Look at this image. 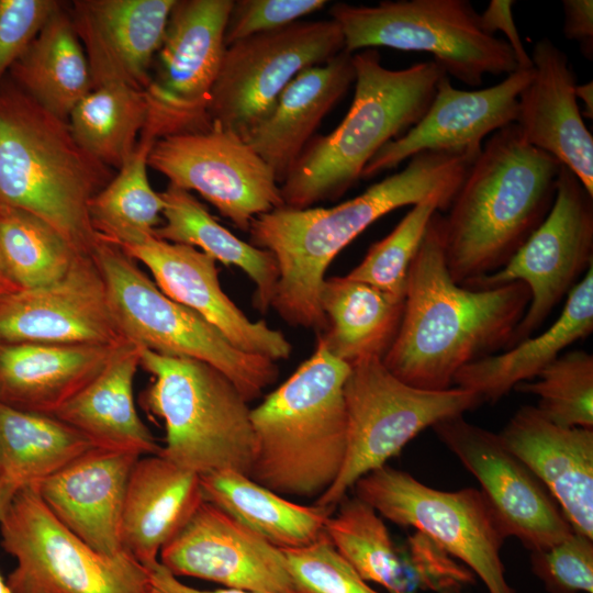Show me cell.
Instances as JSON below:
<instances>
[{"label":"cell","mask_w":593,"mask_h":593,"mask_svg":"<svg viewBox=\"0 0 593 593\" xmlns=\"http://www.w3.org/2000/svg\"><path fill=\"white\" fill-rule=\"evenodd\" d=\"M529 302L522 281L488 289L456 283L437 211L411 262L400 327L382 361L409 385L448 390L461 368L511 347Z\"/></svg>","instance_id":"obj_1"},{"label":"cell","mask_w":593,"mask_h":593,"mask_svg":"<svg viewBox=\"0 0 593 593\" xmlns=\"http://www.w3.org/2000/svg\"><path fill=\"white\" fill-rule=\"evenodd\" d=\"M474 158L460 152H422L401 171L332 208H278L256 216L250 244L275 256L279 279L271 306L288 324L323 333L320 305L325 272L336 255L389 212L434 193L455 198Z\"/></svg>","instance_id":"obj_2"},{"label":"cell","mask_w":593,"mask_h":593,"mask_svg":"<svg viewBox=\"0 0 593 593\" xmlns=\"http://www.w3.org/2000/svg\"><path fill=\"white\" fill-rule=\"evenodd\" d=\"M561 167L515 123L486 138L443 216L444 254L456 283L491 275L513 257L548 215Z\"/></svg>","instance_id":"obj_3"},{"label":"cell","mask_w":593,"mask_h":593,"mask_svg":"<svg viewBox=\"0 0 593 593\" xmlns=\"http://www.w3.org/2000/svg\"><path fill=\"white\" fill-rule=\"evenodd\" d=\"M114 175L78 145L66 120L4 80L0 86V205L44 220L79 253L91 255L99 237L88 204Z\"/></svg>","instance_id":"obj_4"},{"label":"cell","mask_w":593,"mask_h":593,"mask_svg":"<svg viewBox=\"0 0 593 593\" xmlns=\"http://www.w3.org/2000/svg\"><path fill=\"white\" fill-rule=\"evenodd\" d=\"M349 368L317 339L312 356L250 410L251 480L282 496L320 497L333 485L347 448Z\"/></svg>","instance_id":"obj_5"},{"label":"cell","mask_w":593,"mask_h":593,"mask_svg":"<svg viewBox=\"0 0 593 593\" xmlns=\"http://www.w3.org/2000/svg\"><path fill=\"white\" fill-rule=\"evenodd\" d=\"M353 63V103L333 132L309 142L280 184L287 208L306 209L342 197L381 147L422 119L446 74L434 60L385 68L376 48L354 53Z\"/></svg>","instance_id":"obj_6"},{"label":"cell","mask_w":593,"mask_h":593,"mask_svg":"<svg viewBox=\"0 0 593 593\" xmlns=\"http://www.w3.org/2000/svg\"><path fill=\"white\" fill-rule=\"evenodd\" d=\"M139 366L152 376L141 404L165 425L159 455L199 475L225 469L249 475L256 449L251 409L233 382L203 361L142 347Z\"/></svg>","instance_id":"obj_7"},{"label":"cell","mask_w":593,"mask_h":593,"mask_svg":"<svg viewBox=\"0 0 593 593\" xmlns=\"http://www.w3.org/2000/svg\"><path fill=\"white\" fill-rule=\"evenodd\" d=\"M91 256L127 340L159 355L211 365L248 403L277 381L276 361L235 348L200 315L164 294L119 246L99 237Z\"/></svg>","instance_id":"obj_8"},{"label":"cell","mask_w":593,"mask_h":593,"mask_svg":"<svg viewBox=\"0 0 593 593\" xmlns=\"http://www.w3.org/2000/svg\"><path fill=\"white\" fill-rule=\"evenodd\" d=\"M329 14L351 54L378 47L429 53L449 77L469 86H479L485 75L518 70L510 45L483 30L480 13L468 0L338 2Z\"/></svg>","instance_id":"obj_9"},{"label":"cell","mask_w":593,"mask_h":593,"mask_svg":"<svg viewBox=\"0 0 593 593\" xmlns=\"http://www.w3.org/2000/svg\"><path fill=\"white\" fill-rule=\"evenodd\" d=\"M349 367L343 388L347 412L345 460L336 481L314 504L331 511L357 480L385 466L421 432L447 417L463 415L482 402L458 387L428 391L409 385L379 357Z\"/></svg>","instance_id":"obj_10"},{"label":"cell","mask_w":593,"mask_h":593,"mask_svg":"<svg viewBox=\"0 0 593 593\" xmlns=\"http://www.w3.org/2000/svg\"><path fill=\"white\" fill-rule=\"evenodd\" d=\"M2 548L16 560L13 593H149L148 570L128 553L105 556L66 528L34 488L18 490L0 516Z\"/></svg>","instance_id":"obj_11"},{"label":"cell","mask_w":593,"mask_h":593,"mask_svg":"<svg viewBox=\"0 0 593 593\" xmlns=\"http://www.w3.org/2000/svg\"><path fill=\"white\" fill-rule=\"evenodd\" d=\"M353 488L380 516L413 527L466 564L489 593H516L501 559L506 537L480 490H437L387 465Z\"/></svg>","instance_id":"obj_12"},{"label":"cell","mask_w":593,"mask_h":593,"mask_svg":"<svg viewBox=\"0 0 593 593\" xmlns=\"http://www.w3.org/2000/svg\"><path fill=\"white\" fill-rule=\"evenodd\" d=\"M344 49L342 30L333 19L300 20L231 44L212 89L211 123L246 141L299 72Z\"/></svg>","instance_id":"obj_13"},{"label":"cell","mask_w":593,"mask_h":593,"mask_svg":"<svg viewBox=\"0 0 593 593\" xmlns=\"http://www.w3.org/2000/svg\"><path fill=\"white\" fill-rule=\"evenodd\" d=\"M234 0H176L155 56L141 133L154 142L211 126L209 104Z\"/></svg>","instance_id":"obj_14"},{"label":"cell","mask_w":593,"mask_h":593,"mask_svg":"<svg viewBox=\"0 0 593 593\" xmlns=\"http://www.w3.org/2000/svg\"><path fill=\"white\" fill-rule=\"evenodd\" d=\"M592 265L593 195L562 165L544 222L501 269L465 287L488 289L514 281L528 287L530 302L514 332L513 347L542 325Z\"/></svg>","instance_id":"obj_15"},{"label":"cell","mask_w":593,"mask_h":593,"mask_svg":"<svg viewBox=\"0 0 593 593\" xmlns=\"http://www.w3.org/2000/svg\"><path fill=\"white\" fill-rule=\"evenodd\" d=\"M148 167L189 192L197 191L237 228L284 206L272 169L248 143L217 123L155 142Z\"/></svg>","instance_id":"obj_16"},{"label":"cell","mask_w":593,"mask_h":593,"mask_svg":"<svg viewBox=\"0 0 593 593\" xmlns=\"http://www.w3.org/2000/svg\"><path fill=\"white\" fill-rule=\"evenodd\" d=\"M432 428L479 481L505 537H515L536 551L573 532L545 485L504 446L499 434L469 423L463 415L441 419Z\"/></svg>","instance_id":"obj_17"},{"label":"cell","mask_w":593,"mask_h":593,"mask_svg":"<svg viewBox=\"0 0 593 593\" xmlns=\"http://www.w3.org/2000/svg\"><path fill=\"white\" fill-rule=\"evenodd\" d=\"M127 342L89 254L64 277L0 298V343L119 346Z\"/></svg>","instance_id":"obj_18"},{"label":"cell","mask_w":593,"mask_h":593,"mask_svg":"<svg viewBox=\"0 0 593 593\" xmlns=\"http://www.w3.org/2000/svg\"><path fill=\"white\" fill-rule=\"evenodd\" d=\"M159 563L175 577H194L225 589L296 593L283 550L208 501L161 548Z\"/></svg>","instance_id":"obj_19"},{"label":"cell","mask_w":593,"mask_h":593,"mask_svg":"<svg viewBox=\"0 0 593 593\" xmlns=\"http://www.w3.org/2000/svg\"><path fill=\"white\" fill-rule=\"evenodd\" d=\"M532 77L533 68L516 70L494 86L468 91L454 88L443 75L422 119L381 147L361 179L396 168L422 152H460L477 158L488 136L516 122L518 97Z\"/></svg>","instance_id":"obj_20"},{"label":"cell","mask_w":593,"mask_h":593,"mask_svg":"<svg viewBox=\"0 0 593 593\" xmlns=\"http://www.w3.org/2000/svg\"><path fill=\"white\" fill-rule=\"evenodd\" d=\"M119 247L148 268L164 294L200 315L235 348L276 362L290 358L292 345L287 337L265 321H250L222 290L211 256L155 236Z\"/></svg>","instance_id":"obj_21"},{"label":"cell","mask_w":593,"mask_h":593,"mask_svg":"<svg viewBox=\"0 0 593 593\" xmlns=\"http://www.w3.org/2000/svg\"><path fill=\"white\" fill-rule=\"evenodd\" d=\"M176 0H76L69 10L93 89L145 90Z\"/></svg>","instance_id":"obj_22"},{"label":"cell","mask_w":593,"mask_h":593,"mask_svg":"<svg viewBox=\"0 0 593 593\" xmlns=\"http://www.w3.org/2000/svg\"><path fill=\"white\" fill-rule=\"evenodd\" d=\"M533 77L518 97L515 124L532 146L553 156L593 195V137L575 97L568 55L548 37L536 42Z\"/></svg>","instance_id":"obj_23"},{"label":"cell","mask_w":593,"mask_h":593,"mask_svg":"<svg viewBox=\"0 0 593 593\" xmlns=\"http://www.w3.org/2000/svg\"><path fill=\"white\" fill-rule=\"evenodd\" d=\"M141 456L93 447L34 489L71 533L105 556L121 553L130 472Z\"/></svg>","instance_id":"obj_24"},{"label":"cell","mask_w":593,"mask_h":593,"mask_svg":"<svg viewBox=\"0 0 593 593\" xmlns=\"http://www.w3.org/2000/svg\"><path fill=\"white\" fill-rule=\"evenodd\" d=\"M499 436L545 485L573 532L593 538V429L558 426L528 405Z\"/></svg>","instance_id":"obj_25"},{"label":"cell","mask_w":593,"mask_h":593,"mask_svg":"<svg viewBox=\"0 0 593 593\" xmlns=\"http://www.w3.org/2000/svg\"><path fill=\"white\" fill-rule=\"evenodd\" d=\"M203 501L199 474L159 454L139 457L125 491L122 550L145 568L158 563L161 548Z\"/></svg>","instance_id":"obj_26"},{"label":"cell","mask_w":593,"mask_h":593,"mask_svg":"<svg viewBox=\"0 0 593 593\" xmlns=\"http://www.w3.org/2000/svg\"><path fill=\"white\" fill-rule=\"evenodd\" d=\"M121 345L0 343V403L54 416L102 371Z\"/></svg>","instance_id":"obj_27"},{"label":"cell","mask_w":593,"mask_h":593,"mask_svg":"<svg viewBox=\"0 0 593 593\" xmlns=\"http://www.w3.org/2000/svg\"><path fill=\"white\" fill-rule=\"evenodd\" d=\"M353 54L299 72L283 89L271 113L246 138L272 169L279 186L304 150L323 118L355 82Z\"/></svg>","instance_id":"obj_28"},{"label":"cell","mask_w":593,"mask_h":593,"mask_svg":"<svg viewBox=\"0 0 593 593\" xmlns=\"http://www.w3.org/2000/svg\"><path fill=\"white\" fill-rule=\"evenodd\" d=\"M138 367L139 347L125 342L102 371L54 416L94 447L141 457L159 454L161 447L135 407L133 381Z\"/></svg>","instance_id":"obj_29"},{"label":"cell","mask_w":593,"mask_h":593,"mask_svg":"<svg viewBox=\"0 0 593 593\" xmlns=\"http://www.w3.org/2000/svg\"><path fill=\"white\" fill-rule=\"evenodd\" d=\"M593 331V265L567 295L557 320L537 336L473 361L454 378L455 387L496 402L517 384L535 379L562 351Z\"/></svg>","instance_id":"obj_30"},{"label":"cell","mask_w":593,"mask_h":593,"mask_svg":"<svg viewBox=\"0 0 593 593\" xmlns=\"http://www.w3.org/2000/svg\"><path fill=\"white\" fill-rule=\"evenodd\" d=\"M320 305L327 327L317 339L350 366L369 357L383 358L399 331L404 301L345 276L324 279Z\"/></svg>","instance_id":"obj_31"},{"label":"cell","mask_w":593,"mask_h":593,"mask_svg":"<svg viewBox=\"0 0 593 593\" xmlns=\"http://www.w3.org/2000/svg\"><path fill=\"white\" fill-rule=\"evenodd\" d=\"M204 501L280 549L307 546L325 534L331 510L288 501L248 475L225 469L200 475Z\"/></svg>","instance_id":"obj_32"},{"label":"cell","mask_w":593,"mask_h":593,"mask_svg":"<svg viewBox=\"0 0 593 593\" xmlns=\"http://www.w3.org/2000/svg\"><path fill=\"white\" fill-rule=\"evenodd\" d=\"M9 76L37 104L66 121L93 89L85 51L65 4L48 18Z\"/></svg>","instance_id":"obj_33"},{"label":"cell","mask_w":593,"mask_h":593,"mask_svg":"<svg viewBox=\"0 0 593 593\" xmlns=\"http://www.w3.org/2000/svg\"><path fill=\"white\" fill-rule=\"evenodd\" d=\"M160 195L164 200V223L154 231V236L169 243L198 247L215 260L242 269L256 287L255 307L265 313L271 306L279 279L278 264L272 253L236 237L191 192L169 183Z\"/></svg>","instance_id":"obj_34"},{"label":"cell","mask_w":593,"mask_h":593,"mask_svg":"<svg viewBox=\"0 0 593 593\" xmlns=\"http://www.w3.org/2000/svg\"><path fill=\"white\" fill-rule=\"evenodd\" d=\"M94 446L53 415L0 403V485L35 488Z\"/></svg>","instance_id":"obj_35"},{"label":"cell","mask_w":593,"mask_h":593,"mask_svg":"<svg viewBox=\"0 0 593 593\" xmlns=\"http://www.w3.org/2000/svg\"><path fill=\"white\" fill-rule=\"evenodd\" d=\"M147 115L148 101L144 90L107 85L85 96L67 122L85 152L119 170L135 150Z\"/></svg>","instance_id":"obj_36"},{"label":"cell","mask_w":593,"mask_h":593,"mask_svg":"<svg viewBox=\"0 0 593 593\" xmlns=\"http://www.w3.org/2000/svg\"><path fill=\"white\" fill-rule=\"evenodd\" d=\"M154 144L141 135L130 158L89 201V217L98 237L123 246L154 236L164 209V200L153 190L147 175V158Z\"/></svg>","instance_id":"obj_37"},{"label":"cell","mask_w":593,"mask_h":593,"mask_svg":"<svg viewBox=\"0 0 593 593\" xmlns=\"http://www.w3.org/2000/svg\"><path fill=\"white\" fill-rule=\"evenodd\" d=\"M326 522L325 534L338 552L366 582L388 593H416L406 562L381 516L366 502L344 497Z\"/></svg>","instance_id":"obj_38"},{"label":"cell","mask_w":593,"mask_h":593,"mask_svg":"<svg viewBox=\"0 0 593 593\" xmlns=\"http://www.w3.org/2000/svg\"><path fill=\"white\" fill-rule=\"evenodd\" d=\"M81 254L44 220L0 205V261L21 290L57 281Z\"/></svg>","instance_id":"obj_39"},{"label":"cell","mask_w":593,"mask_h":593,"mask_svg":"<svg viewBox=\"0 0 593 593\" xmlns=\"http://www.w3.org/2000/svg\"><path fill=\"white\" fill-rule=\"evenodd\" d=\"M454 197L434 193L413 205L393 231L372 244L346 277L404 301L407 273L433 214L448 210Z\"/></svg>","instance_id":"obj_40"},{"label":"cell","mask_w":593,"mask_h":593,"mask_svg":"<svg viewBox=\"0 0 593 593\" xmlns=\"http://www.w3.org/2000/svg\"><path fill=\"white\" fill-rule=\"evenodd\" d=\"M514 390L538 398L535 406L549 422L562 427L593 429V356L584 350L561 354L536 381Z\"/></svg>","instance_id":"obj_41"},{"label":"cell","mask_w":593,"mask_h":593,"mask_svg":"<svg viewBox=\"0 0 593 593\" xmlns=\"http://www.w3.org/2000/svg\"><path fill=\"white\" fill-rule=\"evenodd\" d=\"M296 593H379L324 534L300 548L282 549Z\"/></svg>","instance_id":"obj_42"},{"label":"cell","mask_w":593,"mask_h":593,"mask_svg":"<svg viewBox=\"0 0 593 593\" xmlns=\"http://www.w3.org/2000/svg\"><path fill=\"white\" fill-rule=\"evenodd\" d=\"M530 552L532 571L549 593H593V538L572 532Z\"/></svg>","instance_id":"obj_43"},{"label":"cell","mask_w":593,"mask_h":593,"mask_svg":"<svg viewBox=\"0 0 593 593\" xmlns=\"http://www.w3.org/2000/svg\"><path fill=\"white\" fill-rule=\"evenodd\" d=\"M416 583L436 593H461L473 583V573L426 535L415 530L401 550Z\"/></svg>","instance_id":"obj_44"},{"label":"cell","mask_w":593,"mask_h":593,"mask_svg":"<svg viewBox=\"0 0 593 593\" xmlns=\"http://www.w3.org/2000/svg\"><path fill=\"white\" fill-rule=\"evenodd\" d=\"M326 3L325 0L234 1L225 26V45L290 25L321 10Z\"/></svg>","instance_id":"obj_45"},{"label":"cell","mask_w":593,"mask_h":593,"mask_svg":"<svg viewBox=\"0 0 593 593\" xmlns=\"http://www.w3.org/2000/svg\"><path fill=\"white\" fill-rule=\"evenodd\" d=\"M63 4L56 0H0V86L48 18Z\"/></svg>","instance_id":"obj_46"},{"label":"cell","mask_w":593,"mask_h":593,"mask_svg":"<svg viewBox=\"0 0 593 593\" xmlns=\"http://www.w3.org/2000/svg\"><path fill=\"white\" fill-rule=\"evenodd\" d=\"M514 3L512 0H491L486 9L480 13V20L486 33L495 35L496 31H501L504 34L515 56L518 70H527L532 69L533 65L515 25L512 12Z\"/></svg>","instance_id":"obj_47"},{"label":"cell","mask_w":593,"mask_h":593,"mask_svg":"<svg viewBox=\"0 0 593 593\" xmlns=\"http://www.w3.org/2000/svg\"><path fill=\"white\" fill-rule=\"evenodd\" d=\"M563 34L569 41L579 43L588 59L593 57V1L563 0Z\"/></svg>","instance_id":"obj_48"},{"label":"cell","mask_w":593,"mask_h":593,"mask_svg":"<svg viewBox=\"0 0 593 593\" xmlns=\"http://www.w3.org/2000/svg\"><path fill=\"white\" fill-rule=\"evenodd\" d=\"M148 570L149 593H259L234 589H219L214 591L198 590L180 582L177 577L170 573L159 562Z\"/></svg>","instance_id":"obj_49"},{"label":"cell","mask_w":593,"mask_h":593,"mask_svg":"<svg viewBox=\"0 0 593 593\" xmlns=\"http://www.w3.org/2000/svg\"><path fill=\"white\" fill-rule=\"evenodd\" d=\"M575 97L578 102L582 101L583 111L582 116L592 120L593 119V83L592 81L585 83H578L575 86Z\"/></svg>","instance_id":"obj_50"},{"label":"cell","mask_w":593,"mask_h":593,"mask_svg":"<svg viewBox=\"0 0 593 593\" xmlns=\"http://www.w3.org/2000/svg\"><path fill=\"white\" fill-rule=\"evenodd\" d=\"M14 493L5 486L0 485V516ZM0 593H13L5 580L0 574Z\"/></svg>","instance_id":"obj_51"},{"label":"cell","mask_w":593,"mask_h":593,"mask_svg":"<svg viewBox=\"0 0 593 593\" xmlns=\"http://www.w3.org/2000/svg\"><path fill=\"white\" fill-rule=\"evenodd\" d=\"M20 290L21 289L8 277L0 261V298Z\"/></svg>","instance_id":"obj_52"}]
</instances>
